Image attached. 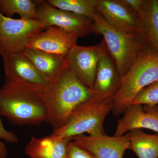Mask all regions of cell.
Returning a JSON list of instances; mask_svg holds the SVG:
<instances>
[{"mask_svg":"<svg viewBox=\"0 0 158 158\" xmlns=\"http://www.w3.org/2000/svg\"><path fill=\"white\" fill-rule=\"evenodd\" d=\"M92 90L82 83L68 66L49 81L41 91L48 122L54 130L67 122L77 108L91 98Z\"/></svg>","mask_w":158,"mask_h":158,"instance_id":"cell-1","label":"cell"},{"mask_svg":"<svg viewBox=\"0 0 158 158\" xmlns=\"http://www.w3.org/2000/svg\"><path fill=\"white\" fill-rule=\"evenodd\" d=\"M8 151L6 144L0 140V158H7Z\"/></svg>","mask_w":158,"mask_h":158,"instance_id":"cell-25","label":"cell"},{"mask_svg":"<svg viewBox=\"0 0 158 158\" xmlns=\"http://www.w3.org/2000/svg\"><path fill=\"white\" fill-rule=\"evenodd\" d=\"M71 138L52 134L41 138L32 137L25 152L31 158H65Z\"/></svg>","mask_w":158,"mask_h":158,"instance_id":"cell-15","label":"cell"},{"mask_svg":"<svg viewBox=\"0 0 158 158\" xmlns=\"http://www.w3.org/2000/svg\"><path fill=\"white\" fill-rule=\"evenodd\" d=\"M65 158H96L91 153L71 141Z\"/></svg>","mask_w":158,"mask_h":158,"instance_id":"cell-22","label":"cell"},{"mask_svg":"<svg viewBox=\"0 0 158 158\" xmlns=\"http://www.w3.org/2000/svg\"><path fill=\"white\" fill-rule=\"evenodd\" d=\"M140 19L147 45L158 53V0H144Z\"/></svg>","mask_w":158,"mask_h":158,"instance_id":"cell-17","label":"cell"},{"mask_svg":"<svg viewBox=\"0 0 158 158\" xmlns=\"http://www.w3.org/2000/svg\"><path fill=\"white\" fill-rule=\"evenodd\" d=\"M42 90L5 83L0 89L1 116L19 126H39L46 122Z\"/></svg>","mask_w":158,"mask_h":158,"instance_id":"cell-2","label":"cell"},{"mask_svg":"<svg viewBox=\"0 0 158 158\" xmlns=\"http://www.w3.org/2000/svg\"><path fill=\"white\" fill-rule=\"evenodd\" d=\"M97 11L110 26L128 33H142L140 19L122 0H99Z\"/></svg>","mask_w":158,"mask_h":158,"instance_id":"cell-11","label":"cell"},{"mask_svg":"<svg viewBox=\"0 0 158 158\" xmlns=\"http://www.w3.org/2000/svg\"><path fill=\"white\" fill-rule=\"evenodd\" d=\"M130 150L138 158H158V135H150L141 129L129 132Z\"/></svg>","mask_w":158,"mask_h":158,"instance_id":"cell-18","label":"cell"},{"mask_svg":"<svg viewBox=\"0 0 158 158\" xmlns=\"http://www.w3.org/2000/svg\"><path fill=\"white\" fill-rule=\"evenodd\" d=\"M35 2L37 20L42 23L45 29L56 26L78 37L94 34L93 22L87 18L55 8L47 1H37Z\"/></svg>","mask_w":158,"mask_h":158,"instance_id":"cell-8","label":"cell"},{"mask_svg":"<svg viewBox=\"0 0 158 158\" xmlns=\"http://www.w3.org/2000/svg\"><path fill=\"white\" fill-rule=\"evenodd\" d=\"M99 0H48L49 4L58 9L87 18L93 22Z\"/></svg>","mask_w":158,"mask_h":158,"instance_id":"cell-20","label":"cell"},{"mask_svg":"<svg viewBox=\"0 0 158 158\" xmlns=\"http://www.w3.org/2000/svg\"><path fill=\"white\" fill-rule=\"evenodd\" d=\"M5 83L42 90L48 80L37 70L23 52H0Z\"/></svg>","mask_w":158,"mask_h":158,"instance_id":"cell-7","label":"cell"},{"mask_svg":"<svg viewBox=\"0 0 158 158\" xmlns=\"http://www.w3.org/2000/svg\"><path fill=\"white\" fill-rule=\"evenodd\" d=\"M157 80L158 53L148 46L120 79L111 110L113 115L118 116L124 113L137 94Z\"/></svg>","mask_w":158,"mask_h":158,"instance_id":"cell-3","label":"cell"},{"mask_svg":"<svg viewBox=\"0 0 158 158\" xmlns=\"http://www.w3.org/2000/svg\"><path fill=\"white\" fill-rule=\"evenodd\" d=\"M93 23L94 34H101L114 59L121 78L147 45L142 33L128 34L114 28L97 11Z\"/></svg>","mask_w":158,"mask_h":158,"instance_id":"cell-4","label":"cell"},{"mask_svg":"<svg viewBox=\"0 0 158 158\" xmlns=\"http://www.w3.org/2000/svg\"><path fill=\"white\" fill-rule=\"evenodd\" d=\"M0 12L6 17L15 14L23 19H37V6L31 0H0Z\"/></svg>","mask_w":158,"mask_h":158,"instance_id":"cell-19","label":"cell"},{"mask_svg":"<svg viewBox=\"0 0 158 158\" xmlns=\"http://www.w3.org/2000/svg\"><path fill=\"white\" fill-rule=\"evenodd\" d=\"M131 104H140L149 106L158 105V80L140 90L134 98Z\"/></svg>","mask_w":158,"mask_h":158,"instance_id":"cell-21","label":"cell"},{"mask_svg":"<svg viewBox=\"0 0 158 158\" xmlns=\"http://www.w3.org/2000/svg\"><path fill=\"white\" fill-rule=\"evenodd\" d=\"M108 51L103 39L95 45L77 44L65 57L67 66L83 84L92 90L99 61Z\"/></svg>","mask_w":158,"mask_h":158,"instance_id":"cell-9","label":"cell"},{"mask_svg":"<svg viewBox=\"0 0 158 158\" xmlns=\"http://www.w3.org/2000/svg\"><path fill=\"white\" fill-rule=\"evenodd\" d=\"M124 116L117 120L114 136L123 135L136 129H147L158 132V112L155 106L131 104Z\"/></svg>","mask_w":158,"mask_h":158,"instance_id":"cell-14","label":"cell"},{"mask_svg":"<svg viewBox=\"0 0 158 158\" xmlns=\"http://www.w3.org/2000/svg\"><path fill=\"white\" fill-rule=\"evenodd\" d=\"M120 79L115 61L108 51L99 61L91 98L99 102L114 100Z\"/></svg>","mask_w":158,"mask_h":158,"instance_id":"cell-13","label":"cell"},{"mask_svg":"<svg viewBox=\"0 0 158 158\" xmlns=\"http://www.w3.org/2000/svg\"><path fill=\"white\" fill-rule=\"evenodd\" d=\"M71 139L96 158H123L126 151L130 150L128 132L120 136L105 135L90 137L81 135Z\"/></svg>","mask_w":158,"mask_h":158,"instance_id":"cell-10","label":"cell"},{"mask_svg":"<svg viewBox=\"0 0 158 158\" xmlns=\"http://www.w3.org/2000/svg\"><path fill=\"white\" fill-rule=\"evenodd\" d=\"M44 30L37 32L31 37L27 48L65 58L77 44L79 37L75 34L56 26L48 27Z\"/></svg>","mask_w":158,"mask_h":158,"instance_id":"cell-12","label":"cell"},{"mask_svg":"<svg viewBox=\"0 0 158 158\" xmlns=\"http://www.w3.org/2000/svg\"><path fill=\"white\" fill-rule=\"evenodd\" d=\"M113 101L99 102L91 98L77 108L68 121L52 134L62 138L89 134L90 137L106 135L103 124L105 118L112 110Z\"/></svg>","mask_w":158,"mask_h":158,"instance_id":"cell-5","label":"cell"},{"mask_svg":"<svg viewBox=\"0 0 158 158\" xmlns=\"http://www.w3.org/2000/svg\"><path fill=\"white\" fill-rule=\"evenodd\" d=\"M23 52L48 81L68 66L66 58L62 56L29 48Z\"/></svg>","mask_w":158,"mask_h":158,"instance_id":"cell-16","label":"cell"},{"mask_svg":"<svg viewBox=\"0 0 158 158\" xmlns=\"http://www.w3.org/2000/svg\"><path fill=\"white\" fill-rule=\"evenodd\" d=\"M139 18L141 17L144 9V0H122Z\"/></svg>","mask_w":158,"mask_h":158,"instance_id":"cell-23","label":"cell"},{"mask_svg":"<svg viewBox=\"0 0 158 158\" xmlns=\"http://www.w3.org/2000/svg\"><path fill=\"white\" fill-rule=\"evenodd\" d=\"M156 109L157 111V112H158V105H157V106H156Z\"/></svg>","mask_w":158,"mask_h":158,"instance_id":"cell-26","label":"cell"},{"mask_svg":"<svg viewBox=\"0 0 158 158\" xmlns=\"http://www.w3.org/2000/svg\"><path fill=\"white\" fill-rule=\"evenodd\" d=\"M44 29L38 20L15 19L0 12V52H22L31 37Z\"/></svg>","mask_w":158,"mask_h":158,"instance_id":"cell-6","label":"cell"},{"mask_svg":"<svg viewBox=\"0 0 158 158\" xmlns=\"http://www.w3.org/2000/svg\"><path fill=\"white\" fill-rule=\"evenodd\" d=\"M1 139H3L9 143H17L19 140L17 135L14 132L9 131L4 127L0 117V140Z\"/></svg>","mask_w":158,"mask_h":158,"instance_id":"cell-24","label":"cell"}]
</instances>
